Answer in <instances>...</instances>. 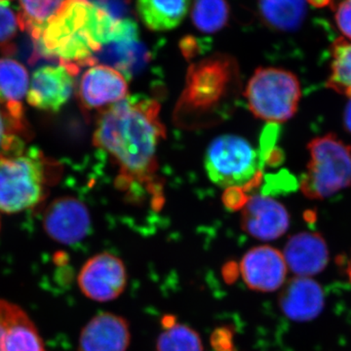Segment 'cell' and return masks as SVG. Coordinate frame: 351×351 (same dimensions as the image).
<instances>
[{
    "instance_id": "obj_1",
    "label": "cell",
    "mask_w": 351,
    "mask_h": 351,
    "mask_svg": "<svg viewBox=\"0 0 351 351\" xmlns=\"http://www.w3.org/2000/svg\"><path fill=\"white\" fill-rule=\"evenodd\" d=\"M156 101L134 97L101 112L93 143L119 164L124 184H154L157 170L156 152L165 135Z\"/></svg>"
},
{
    "instance_id": "obj_2",
    "label": "cell",
    "mask_w": 351,
    "mask_h": 351,
    "mask_svg": "<svg viewBox=\"0 0 351 351\" xmlns=\"http://www.w3.org/2000/svg\"><path fill=\"white\" fill-rule=\"evenodd\" d=\"M120 18L90 0H66L34 36L32 60L56 61L77 68L94 64Z\"/></svg>"
},
{
    "instance_id": "obj_3",
    "label": "cell",
    "mask_w": 351,
    "mask_h": 351,
    "mask_svg": "<svg viewBox=\"0 0 351 351\" xmlns=\"http://www.w3.org/2000/svg\"><path fill=\"white\" fill-rule=\"evenodd\" d=\"M51 164L38 149L0 154V211L14 214L43 202L49 186Z\"/></svg>"
},
{
    "instance_id": "obj_4",
    "label": "cell",
    "mask_w": 351,
    "mask_h": 351,
    "mask_svg": "<svg viewBox=\"0 0 351 351\" xmlns=\"http://www.w3.org/2000/svg\"><path fill=\"white\" fill-rule=\"evenodd\" d=\"M237 71L234 60L226 55H214L191 64L178 107L181 119L199 120L218 110L234 86Z\"/></svg>"
},
{
    "instance_id": "obj_5",
    "label": "cell",
    "mask_w": 351,
    "mask_h": 351,
    "mask_svg": "<svg viewBox=\"0 0 351 351\" xmlns=\"http://www.w3.org/2000/svg\"><path fill=\"white\" fill-rule=\"evenodd\" d=\"M311 160L302 175V193L309 199H325L351 186V147L332 134L313 138Z\"/></svg>"
},
{
    "instance_id": "obj_6",
    "label": "cell",
    "mask_w": 351,
    "mask_h": 351,
    "mask_svg": "<svg viewBox=\"0 0 351 351\" xmlns=\"http://www.w3.org/2000/svg\"><path fill=\"white\" fill-rule=\"evenodd\" d=\"M301 96L297 76L276 68L258 69L245 90L252 113L270 123H281L292 119Z\"/></svg>"
},
{
    "instance_id": "obj_7",
    "label": "cell",
    "mask_w": 351,
    "mask_h": 351,
    "mask_svg": "<svg viewBox=\"0 0 351 351\" xmlns=\"http://www.w3.org/2000/svg\"><path fill=\"white\" fill-rule=\"evenodd\" d=\"M261 156L245 138L223 135L215 138L205 154L210 180L221 188H255L261 180Z\"/></svg>"
},
{
    "instance_id": "obj_8",
    "label": "cell",
    "mask_w": 351,
    "mask_h": 351,
    "mask_svg": "<svg viewBox=\"0 0 351 351\" xmlns=\"http://www.w3.org/2000/svg\"><path fill=\"white\" fill-rule=\"evenodd\" d=\"M80 69L61 63L36 69L27 94L29 105L44 112H59L73 95Z\"/></svg>"
},
{
    "instance_id": "obj_9",
    "label": "cell",
    "mask_w": 351,
    "mask_h": 351,
    "mask_svg": "<svg viewBox=\"0 0 351 351\" xmlns=\"http://www.w3.org/2000/svg\"><path fill=\"white\" fill-rule=\"evenodd\" d=\"M77 282L85 297L99 302L113 301L125 290L126 267L112 254H98L84 263L78 274Z\"/></svg>"
},
{
    "instance_id": "obj_10",
    "label": "cell",
    "mask_w": 351,
    "mask_h": 351,
    "mask_svg": "<svg viewBox=\"0 0 351 351\" xmlns=\"http://www.w3.org/2000/svg\"><path fill=\"white\" fill-rule=\"evenodd\" d=\"M128 82L123 73L108 64H92L80 77L77 97L83 110H107L125 100Z\"/></svg>"
},
{
    "instance_id": "obj_11",
    "label": "cell",
    "mask_w": 351,
    "mask_h": 351,
    "mask_svg": "<svg viewBox=\"0 0 351 351\" xmlns=\"http://www.w3.org/2000/svg\"><path fill=\"white\" fill-rule=\"evenodd\" d=\"M43 228L54 241L71 246L86 239L91 228V216L82 201L63 196L52 201L46 208Z\"/></svg>"
},
{
    "instance_id": "obj_12",
    "label": "cell",
    "mask_w": 351,
    "mask_h": 351,
    "mask_svg": "<svg viewBox=\"0 0 351 351\" xmlns=\"http://www.w3.org/2000/svg\"><path fill=\"white\" fill-rule=\"evenodd\" d=\"M287 269L283 254L265 245L247 252L240 263L245 284L258 292H274L282 287Z\"/></svg>"
},
{
    "instance_id": "obj_13",
    "label": "cell",
    "mask_w": 351,
    "mask_h": 351,
    "mask_svg": "<svg viewBox=\"0 0 351 351\" xmlns=\"http://www.w3.org/2000/svg\"><path fill=\"white\" fill-rule=\"evenodd\" d=\"M244 232L263 241L282 237L290 226L287 209L278 201L265 195L249 197L242 211Z\"/></svg>"
},
{
    "instance_id": "obj_14",
    "label": "cell",
    "mask_w": 351,
    "mask_h": 351,
    "mask_svg": "<svg viewBox=\"0 0 351 351\" xmlns=\"http://www.w3.org/2000/svg\"><path fill=\"white\" fill-rule=\"evenodd\" d=\"M128 322L112 313L98 314L80 332L78 351H126L130 345Z\"/></svg>"
},
{
    "instance_id": "obj_15",
    "label": "cell",
    "mask_w": 351,
    "mask_h": 351,
    "mask_svg": "<svg viewBox=\"0 0 351 351\" xmlns=\"http://www.w3.org/2000/svg\"><path fill=\"white\" fill-rule=\"evenodd\" d=\"M0 351H46L27 314L3 300H0Z\"/></svg>"
},
{
    "instance_id": "obj_16",
    "label": "cell",
    "mask_w": 351,
    "mask_h": 351,
    "mask_svg": "<svg viewBox=\"0 0 351 351\" xmlns=\"http://www.w3.org/2000/svg\"><path fill=\"white\" fill-rule=\"evenodd\" d=\"M286 265L297 277H309L326 267L329 251L318 233L302 232L291 237L283 252Z\"/></svg>"
},
{
    "instance_id": "obj_17",
    "label": "cell",
    "mask_w": 351,
    "mask_h": 351,
    "mask_svg": "<svg viewBox=\"0 0 351 351\" xmlns=\"http://www.w3.org/2000/svg\"><path fill=\"white\" fill-rule=\"evenodd\" d=\"M279 304L289 319L306 322L317 317L323 311L324 292L313 279L295 277L284 288Z\"/></svg>"
},
{
    "instance_id": "obj_18",
    "label": "cell",
    "mask_w": 351,
    "mask_h": 351,
    "mask_svg": "<svg viewBox=\"0 0 351 351\" xmlns=\"http://www.w3.org/2000/svg\"><path fill=\"white\" fill-rule=\"evenodd\" d=\"M141 20L154 32H168L181 25L191 7V0H137Z\"/></svg>"
},
{
    "instance_id": "obj_19",
    "label": "cell",
    "mask_w": 351,
    "mask_h": 351,
    "mask_svg": "<svg viewBox=\"0 0 351 351\" xmlns=\"http://www.w3.org/2000/svg\"><path fill=\"white\" fill-rule=\"evenodd\" d=\"M261 19L277 32H294L304 22L306 0H258Z\"/></svg>"
},
{
    "instance_id": "obj_20",
    "label": "cell",
    "mask_w": 351,
    "mask_h": 351,
    "mask_svg": "<svg viewBox=\"0 0 351 351\" xmlns=\"http://www.w3.org/2000/svg\"><path fill=\"white\" fill-rule=\"evenodd\" d=\"M29 87V73L24 64L10 58L0 59V104H21Z\"/></svg>"
},
{
    "instance_id": "obj_21",
    "label": "cell",
    "mask_w": 351,
    "mask_h": 351,
    "mask_svg": "<svg viewBox=\"0 0 351 351\" xmlns=\"http://www.w3.org/2000/svg\"><path fill=\"white\" fill-rule=\"evenodd\" d=\"M156 351H204V348L195 330L178 323L173 316H167L164 318L162 332L157 338Z\"/></svg>"
},
{
    "instance_id": "obj_22",
    "label": "cell",
    "mask_w": 351,
    "mask_h": 351,
    "mask_svg": "<svg viewBox=\"0 0 351 351\" xmlns=\"http://www.w3.org/2000/svg\"><path fill=\"white\" fill-rule=\"evenodd\" d=\"M230 8L226 0H193L191 21L198 31L215 34L221 31L228 23Z\"/></svg>"
},
{
    "instance_id": "obj_23",
    "label": "cell",
    "mask_w": 351,
    "mask_h": 351,
    "mask_svg": "<svg viewBox=\"0 0 351 351\" xmlns=\"http://www.w3.org/2000/svg\"><path fill=\"white\" fill-rule=\"evenodd\" d=\"M331 73L327 86L351 99V43L343 38L335 41L331 48Z\"/></svg>"
},
{
    "instance_id": "obj_24",
    "label": "cell",
    "mask_w": 351,
    "mask_h": 351,
    "mask_svg": "<svg viewBox=\"0 0 351 351\" xmlns=\"http://www.w3.org/2000/svg\"><path fill=\"white\" fill-rule=\"evenodd\" d=\"M66 0H19L23 31L34 36L57 13Z\"/></svg>"
},
{
    "instance_id": "obj_25",
    "label": "cell",
    "mask_w": 351,
    "mask_h": 351,
    "mask_svg": "<svg viewBox=\"0 0 351 351\" xmlns=\"http://www.w3.org/2000/svg\"><path fill=\"white\" fill-rule=\"evenodd\" d=\"M23 31L19 13L8 3H0V50L6 54L14 52L13 40L18 32Z\"/></svg>"
},
{
    "instance_id": "obj_26",
    "label": "cell",
    "mask_w": 351,
    "mask_h": 351,
    "mask_svg": "<svg viewBox=\"0 0 351 351\" xmlns=\"http://www.w3.org/2000/svg\"><path fill=\"white\" fill-rule=\"evenodd\" d=\"M29 134L27 120L13 119L5 108H0V152L10 147L18 138Z\"/></svg>"
},
{
    "instance_id": "obj_27",
    "label": "cell",
    "mask_w": 351,
    "mask_h": 351,
    "mask_svg": "<svg viewBox=\"0 0 351 351\" xmlns=\"http://www.w3.org/2000/svg\"><path fill=\"white\" fill-rule=\"evenodd\" d=\"M336 22L339 31L351 40V0L339 2L336 11Z\"/></svg>"
},
{
    "instance_id": "obj_28",
    "label": "cell",
    "mask_w": 351,
    "mask_h": 351,
    "mask_svg": "<svg viewBox=\"0 0 351 351\" xmlns=\"http://www.w3.org/2000/svg\"><path fill=\"white\" fill-rule=\"evenodd\" d=\"M343 123L346 130L351 134V99L346 105L345 113H343Z\"/></svg>"
},
{
    "instance_id": "obj_29",
    "label": "cell",
    "mask_w": 351,
    "mask_h": 351,
    "mask_svg": "<svg viewBox=\"0 0 351 351\" xmlns=\"http://www.w3.org/2000/svg\"><path fill=\"white\" fill-rule=\"evenodd\" d=\"M7 0H0V3H2V2H4V3H6Z\"/></svg>"
}]
</instances>
